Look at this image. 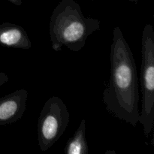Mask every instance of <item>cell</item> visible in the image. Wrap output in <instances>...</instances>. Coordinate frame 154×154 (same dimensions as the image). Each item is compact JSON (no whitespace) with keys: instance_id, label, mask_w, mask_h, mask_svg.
Here are the masks:
<instances>
[{"instance_id":"obj_2","label":"cell","mask_w":154,"mask_h":154,"mask_svg":"<svg viewBox=\"0 0 154 154\" xmlns=\"http://www.w3.org/2000/svg\"><path fill=\"white\" fill-rule=\"evenodd\" d=\"M101 23L96 18L86 17L81 6L75 0H61L51 16L49 33L51 47L56 52L63 48L79 52L93 32L100 29Z\"/></svg>"},{"instance_id":"obj_1","label":"cell","mask_w":154,"mask_h":154,"mask_svg":"<svg viewBox=\"0 0 154 154\" xmlns=\"http://www.w3.org/2000/svg\"><path fill=\"white\" fill-rule=\"evenodd\" d=\"M111 75L102 95L105 108L116 118L135 127L139 123V89L136 63L120 27L111 45Z\"/></svg>"},{"instance_id":"obj_4","label":"cell","mask_w":154,"mask_h":154,"mask_svg":"<svg viewBox=\"0 0 154 154\" xmlns=\"http://www.w3.org/2000/svg\"><path fill=\"white\" fill-rule=\"evenodd\" d=\"M70 121L66 104L57 96L44 105L38 120V141L42 151L49 150L64 134Z\"/></svg>"},{"instance_id":"obj_9","label":"cell","mask_w":154,"mask_h":154,"mask_svg":"<svg viewBox=\"0 0 154 154\" xmlns=\"http://www.w3.org/2000/svg\"><path fill=\"white\" fill-rule=\"evenodd\" d=\"M7 1L10 2L11 3H12V4L15 5L17 6H20L22 5V0H7Z\"/></svg>"},{"instance_id":"obj_8","label":"cell","mask_w":154,"mask_h":154,"mask_svg":"<svg viewBox=\"0 0 154 154\" xmlns=\"http://www.w3.org/2000/svg\"><path fill=\"white\" fill-rule=\"evenodd\" d=\"M9 81V78L5 73L0 72V87Z\"/></svg>"},{"instance_id":"obj_7","label":"cell","mask_w":154,"mask_h":154,"mask_svg":"<svg viewBox=\"0 0 154 154\" xmlns=\"http://www.w3.org/2000/svg\"><path fill=\"white\" fill-rule=\"evenodd\" d=\"M66 154H87L89 152L86 140V120H82L72 138L68 140L64 149Z\"/></svg>"},{"instance_id":"obj_3","label":"cell","mask_w":154,"mask_h":154,"mask_svg":"<svg viewBox=\"0 0 154 154\" xmlns=\"http://www.w3.org/2000/svg\"><path fill=\"white\" fill-rule=\"evenodd\" d=\"M141 84L142 100L139 123L147 138L153 130L154 121V30L150 23L144 26L141 38Z\"/></svg>"},{"instance_id":"obj_6","label":"cell","mask_w":154,"mask_h":154,"mask_svg":"<svg viewBox=\"0 0 154 154\" xmlns=\"http://www.w3.org/2000/svg\"><path fill=\"white\" fill-rule=\"evenodd\" d=\"M0 46L14 49L28 50L32 42L23 27L10 22L0 23Z\"/></svg>"},{"instance_id":"obj_10","label":"cell","mask_w":154,"mask_h":154,"mask_svg":"<svg viewBox=\"0 0 154 154\" xmlns=\"http://www.w3.org/2000/svg\"><path fill=\"white\" fill-rule=\"evenodd\" d=\"M129 1L131 2L135 3V4H137L138 2V0H129Z\"/></svg>"},{"instance_id":"obj_5","label":"cell","mask_w":154,"mask_h":154,"mask_svg":"<svg viewBox=\"0 0 154 154\" xmlns=\"http://www.w3.org/2000/svg\"><path fill=\"white\" fill-rule=\"evenodd\" d=\"M28 92L20 89L0 98V126L16 123L22 118L26 108Z\"/></svg>"}]
</instances>
